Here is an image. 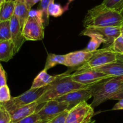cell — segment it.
Returning a JSON list of instances; mask_svg holds the SVG:
<instances>
[{
    "label": "cell",
    "mask_w": 123,
    "mask_h": 123,
    "mask_svg": "<svg viewBox=\"0 0 123 123\" xmlns=\"http://www.w3.org/2000/svg\"><path fill=\"white\" fill-rule=\"evenodd\" d=\"M96 123V121H94V120L92 121V120H91V121H90V123Z\"/></svg>",
    "instance_id": "f35d334b"
},
{
    "label": "cell",
    "mask_w": 123,
    "mask_h": 123,
    "mask_svg": "<svg viewBox=\"0 0 123 123\" xmlns=\"http://www.w3.org/2000/svg\"><path fill=\"white\" fill-rule=\"evenodd\" d=\"M121 36L123 37V24L121 26Z\"/></svg>",
    "instance_id": "d590c367"
},
{
    "label": "cell",
    "mask_w": 123,
    "mask_h": 123,
    "mask_svg": "<svg viewBox=\"0 0 123 123\" xmlns=\"http://www.w3.org/2000/svg\"><path fill=\"white\" fill-rule=\"evenodd\" d=\"M14 1L6 0L0 6V22L10 20L14 16Z\"/></svg>",
    "instance_id": "d6986e66"
},
{
    "label": "cell",
    "mask_w": 123,
    "mask_h": 123,
    "mask_svg": "<svg viewBox=\"0 0 123 123\" xmlns=\"http://www.w3.org/2000/svg\"><path fill=\"white\" fill-rule=\"evenodd\" d=\"M70 78L74 82L86 86H92L111 77L102 72L92 69L75 71L70 74Z\"/></svg>",
    "instance_id": "30bf717a"
},
{
    "label": "cell",
    "mask_w": 123,
    "mask_h": 123,
    "mask_svg": "<svg viewBox=\"0 0 123 123\" xmlns=\"http://www.w3.org/2000/svg\"><path fill=\"white\" fill-rule=\"evenodd\" d=\"M117 59L121 60L123 62V54H117Z\"/></svg>",
    "instance_id": "e575fe53"
},
{
    "label": "cell",
    "mask_w": 123,
    "mask_h": 123,
    "mask_svg": "<svg viewBox=\"0 0 123 123\" xmlns=\"http://www.w3.org/2000/svg\"><path fill=\"white\" fill-rule=\"evenodd\" d=\"M113 50L117 54L123 53V37L120 36L114 41V43L111 45Z\"/></svg>",
    "instance_id": "83f0119b"
},
{
    "label": "cell",
    "mask_w": 123,
    "mask_h": 123,
    "mask_svg": "<svg viewBox=\"0 0 123 123\" xmlns=\"http://www.w3.org/2000/svg\"><path fill=\"white\" fill-rule=\"evenodd\" d=\"M93 55V52H89L85 49L71 52L65 54L66 59L64 65L70 68H78L88 61Z\"/></svg>",
    "instance_id": "7c38bea8"
},
{
    "label": "cell",
    "mask_w": 123,
    "mask_h": 123,
    "mask_svg": "<svg viewBox=\"0 0 123 123\" xmlns=\"http://www.w3.org/2000/svg\"><path fill=\"white\" fill-rule=\"evenodd\" d=\"M38 104L37 101L25 105L10 113L11 123H16L22 118L33 114L36 112Z\"/></svg>",
    "instance_id": "2e32d148"
},
{
    "label": "cell",
    "mask_w": 123,
    "mask_h": 123,
    "mask_svg": "<svg viewBox=\"0 0 123 123\" xmlns=\"http://www.w3.org/2000/svg\"><path fill=\"white\" fill-rule=\"evenodd\" d=\"M123 18L119 11L103 4L88 11L83 20L85 28L90 27H121Z\"/></svg>",
    "instance_id": "6da1fadb"
},
{
    "label": "cell",
    "mask_w": 123,
    "mask_h": 123,
    "mask_svg": "<svg viewBox=\"0 0 123 123\" xmlns=\"http://www.w3.org/2000/svg\"><path fill=\"white\" fill-rule=\"evenodd\" d=\"M11 98L10 91L7 84L0 86V103L3 104L8 102Z\"/></svg>",
    "instance_id": "d4e9b609"
},
{
    "label": "cell",
    "mask_w": 123,
    "mask_h": 123,
    "mask_svg": "<svg viewBox=\"0 0 123 123\" xmlns=\"http://www.w3.org/2000/svg\"><path fill=\"white\" fill-rule=\"evenodd\" d=\"M11 39L10 20L0 22V41Z\"/></svg>",
    "instance_id": "7402d4cb"
},
{
    "label": "cell",
    "mask_w": 123,
    "mask_h": 123,
    "mask_svg": "<svg viewBox=\"0 0 123 123\" xmlns=\"http://www.w3.org/2000/svg\"><path fill=\"white\" fill-rule=\"evenodd\" d=\"M51 0H41L40 9L42 11L43 13V18L44 20V25L47 26L49 24V15L48 14V9L49 3Z\"/></svg>",
    "instance_id": "cb8c5ba5"
},
{
    "label": "cell",
    "mask_w": 123,
    "mask_h": 123,
    "mask_svg": "<svg viewBox=\"0 0 123 123\" xmlns=\"http://www.w3.org/2000/svg\"><path fill=\"white\" fill-rule=\"evenodd\" d=\"M120 13H121V16H122V17H123V7L122 9L121 10V11H120Z\"/></svg>",
    "instance_id": "74e56055"
},
{
    "label": "cell",
    "mask_w": 123,
    "mask_h": 123,
    "mask_svg": "<svg viewBox=\"0 0 123 123\" xmlns=\"http://www.w3.org/2000/svg\"><path fill=\"white\" fill-rule=\"evenodd\" d=\"M122 54H123V53H122Z\"/></svg>",
    "instance_id": "ee69618b"
},
{
    "label": "cell",
    "mask_w": 123,
    "mask_h": 123,
    "mask_svg": "<svg viewBox=\"0 0 123 123\" xmlns=\"http://www.w3.org/2000/svg\"><path fill=\"white\" fill-rule=\"evenodd\" d=\"M14 55L12 40L0 41V62H7Z\"/></svg>",
    "instance_id": "ac0fdd59"
},
{
    "label": "cell",
    "mask_w": 123,
    "mask_h": 123,
    "mask_svg": "<svg viewBox=\"0 0 123 123\" xmlns=\"http://www.w3.org/2000/svg\"><path fill=\"white\" fill-rule=\"evenodd\" d=\"M74 1V0H68V3L70 4V2H72V1Z\"/></svg>",
    "instance_id": "ab89813d"
},
{
    "label": "cell",
    "mask_w": 123,
    "mask_h": 123,
    "mask_svg": "<svg viewBox=\"0 0 123 123\" xmlns=\"http://www.w3.org/2000/svg\"><path fill=\"white\" fill-rule=\"evenodd\" d=\"M68 110L64 111L63 112L59 114L55 118H52L50 121L47 122V123H66V119L68 115Z\"/></svg>",
    "instance_id": "f546056e"
},
{
    "label": "cell",
    "mask_w": 123,
    "mask_h": 123,
    "mask_svg": "<svg viewBox=\"0 0 123 123\" xmlns=\"http://www.w3.org/2000/svg\"><path fill=\"white\" fill-rule=\"evenodd\" d=\"M123 110V99L119 100L118 102H117L112 109V110Z\"/></svg>",
    "instance_id": "d6a6232c"
},
{
    "label": "cell",
    "mask_w": 123,
    "mask_h": 123,
    "mask_svg": "<svg viewBox=\"0 0 123 123\" xmlns=\"http://www.w3.org/2000/svg\"><path fill=\"white\" fill-rule=\"evenodd\" d=\"M123 99V84L121 88L118 90L117 92H115L112 96L111 97L109 100H120Z\"/></svg>",
    "instance_id": "1f68e13d"
},
{
    "label": "cell",
    "mask_w": 123,
    "mask_h": 123,
    "mask_svg": "<svg viewBox=\"0 0 123 123\" xmlns=\"http://www.w3.org/2000/svg\"><path fill=\"white\" fill-rule=\"evenodd\" d=\"M94 108L84 101L68 110L66 123H88L94 115Z\"/></svg>",
    "instance_id": "52a82bcc"
},
{
    "label": "cell",
    "mask_w": 123,
    "mask_h": 123,
    "mask_svg": "<svg viewBox=\"0 0 123 123\" xmlns=\"http://www.w3.org/2000/svg\"><path fill=\"white\" fill-rule=\"evenodd\" d=\"M102 4L109 8L120 12L123 7V0H103Z\"/></svg>",
    "instance_id": "484cf974"
},
{
    "label": "cell",
    "mask_w": 123,
    "mask_h": 123,
    "mask_svg": "<svg viewBox=\"0 0 123 123\" xmlns=\"http://www.w3.org/2000/svg\"><path fill=\"white\" fill-rule=\"evenodd\" d=\"M42 121V119L38 113L37 112H35L33 114L22 118L16 123H39Z\"/></svg>",
    "instance_id": "4316f807"
},
{
    "label": "cell",
    "mask_w": 123,
    "mask_h": 123,
    "mask_svg": "<svg viewBox=\"0 0 123 123\" xmlns=\"http://www.w3.org/2000/svg\"><path fill=\"white\" fill-rule=\"evenodd\" d=\"M65 59H66L65 55H60V54H55L52 53L49 54L47 57L44 69L48 71V69L54 67L58 64L64 65L65 62Z\"/></svg>",
    "instance_id": "ffe728a7"
},
{
    "label": "cell",
    "mask_w": 123,
    "mask_h": 123,
    "mask_svg": "<svg viewBox=\"0 0 123 123\" xmlns=\"http://www.w3.org/2000/svg\"><path fill=\"white\" fill-rule=\"evenodd\" d=\"M123 84V75L111 77L91 86L93 100L91 103L93 108L109 100Z\"/></svg>",
    "instance_id": "3957f363"
},
{
    "label": "cell",
    "mask_w": 123,
    "mask_h": 123,
    "mask_svg": "<svg viewBox=\"0 0 123 123\" xmlns=\"http://www.w3.org/2000/svg\"><path fill=\"white\" fill-rule=\"evenodd\" d=\"M11 116L9 112L2 106L0 107V123H10Z\"/></svg>",
    "instance_id": "f1b7e54d"
},
{
    "label": "cell",
    "mask_w": 123,
    "mask_h": 123,
    "mask_svg": "<svg viewBox=\"0 0 123 123\" xmlns=\"http://www.w3.org/2000/svg\"><path fill=\"white\" fill-rule=\"evenodd\" d=\"M58 76V75L55 76L50 75L48 74L47 71L43 69L34 79L31 88L36 89L48 86L57 79Z\"/></svg>",
    "instance_id": "e0dca14e"
},
{
    "label": "cell",
    "mask_w": 123,
    "mask_h": 123,
    "mask_svg": "<svg viewBox=\"0 0 123 123\" xmlns=\"http://www.w3.org/2000/svg\"><path fill=\"white\" fill-rule=\"evenodd\" d=\"M96 34L102 39L103 43L111 45L117 37L121 36V27H90L85 28L80 35Z\"/></svg>",
    "instance_id": "ba28073f"
},
{
    "label": "cell",
    "mask_w": 123,
    "mask_h": 123,
    "mask_svg": "<svg viewBox=\"0 0 123 123\" xmlns=\"http://www.w3.org/2000/svg\"><path fill=\"white\" fill-rule=\"evenodd\" d=\"M68 5L69 4L68 3L66 7H62L60 4L55 3V0H51L48 7V14L49 16H52L55 18L60 16L68 8Z\"/></svg>",
    "instance_id": "44dd1931"
},
{
    "label": "cell",
    "mask_w": 123,
    "mask_h": 123,
    "mask_svg": "<svg viewBox=\"0 0 123 123\" xmlns=\"http://www.w3.org/2000/svg\"><path fill=\"white\" fill-rule=\"evenodd\" d=\"M26 1L27 2V3L30 5V7H32V6H34L35 4L38 3V2H40L41 0H26Z\"/></svg>",
    "instance_id": "836d02e7"
},
{
    "label": "cell",
    "mask_w": 123,
    "mask_h": 123,
    "mask_svg": "<svg viewBox=\"0 0 123 123\" xmlns=\"http://www.w3.org/2000/svg\"><path fill=\"white\" fill-rule=\"evenodd\" d=\"M10 1H15L16 0H10Z\"/></svg>",
    "instance_id": "b9f144b4"
},
{
    "label": "cell",
    "mask_w": 123,
    "mask_h": 123,
    "mask_svg": "<svg viewBox=\"0 0 123 123\" xmlns=\"http://www.w3.org/2000/svg\"><path fill=\"white\" fill-rule=\"evenodd\" d=\"M43 106L36 110L42 121H49L64 111L69 110V105L65 101L52 100L43 104Z\"/></svg>",
    "instance_id": "9c48e42d"
},
{
    "label": "cell",
    "mask_w": 123,
    "mask_h": 123,
    "mask_svg": "<svg viewBox=\"0 0 123 123\" xmlns=\"http://www.w3.org/2000/svg\"><path fill=\"white\" fill-rule=\"evenodd\" d=\"M44 20L40 9L31 10L29 17L22 28L26 41H40L44 38Z\"/></svg>",
    "instance_id": "277c9868"
},
{
    "label": "cell",
    "mask_w": 123,
    "mask_h": 123,
    "mask_svg": "<svg viewBox=\"0 0 123 123\" xmlns=\"http://www.w3.org/2000/svg\"><path fill=\"white\" fill-rule=\"evenodd\" d=\"M88 36L91 38L85 50L89 52H94L97 50L98 47L102 43H103V41L101 37L96 34H90Z\"/></svg>",
    "instance_id": "603a6c76"
},
{
    "label": "cell",
    "mask_w": 123,
    "mask_h": 123,
    "mask_svg": "<svg viewBox=\"0 0 123 123\" xmlns=\"http://www.w3.org/2000/svg\"><path fill=\"white\" fill-rule=\"evenodd\" d=\"M47 122H48V121H42V122H40V123H47Z\"/></svg>",
    "instance_id": "60d3db41"
},
{
    "label": "cell",
    "mask_w": 123,
    "mask_h": 123,
    "mask_svg": "<svg viewBox=\"0 0 123 123\" xmlns=\"http://www.w3.org/2000/svg\"><path fill=\"white\" fill-rule=\"evenodd\" d=\"M117 60V53H115L112 48L111 46L109 45L108 47L94 51L93 55L91 59L84 65L77 68L75 71L91 69L109 63L114 62Z\"/></svg>",
    "instance_id": "8992f818"
},
{
    "label": "cell",
    "mask_w": 123,
    "mask_h": 123,
    "mask_svg": "<svg viewBox=\"0 0 123 123\" xmlns=\"http://www.w3.org/2000/svg\"><path fill=\"white\" fill-rule=\"evenodd\" d=\"M92 96H93V94L90 87V88L74 90L62 96L57 98L55 100L67 102L69 105L70 110L76 105L82 101H87V100L92 98Z\"/></svg>",
    "instance_id": "8fae6325"
},
{
    "label": "cell",
    "mask_w": 123,
    "mask_h": 123,
    "mask_svg": "<svg viewBox=\"0 0 123 123\" xmlns=\"http://www.w3.org/2000/svg\"><path fill=\"white\" fill-rule=\"evenodd\" d=\"M91 86L73 81L70 78V72L68 71L59 74L57 79L48 86L45 92L37 100V102L38 105L42 104L50 100H55L74 90L90 88Z\"/></svg>",
    "instance_id": "7a4b0ae2"
},
{
    "label": "cell",
    "mask_w": 123,
    "mask_h": 123,
    "mask_svg": "<svg viewBox=\"0 0 123 123\" xmlns=\"http://www.w3.org/2000/svg\"><path fill=\"white\" fill-rule=\"evenodd\" d=\"M1 104L0 103V107H1Z\"/></svg>",
    "instance_id": "7bdbcfd3"
},
{
    "label": "cell",
    "mask_w": 123,
    "mask_h": 123,
    "mask_svg": "<svg viewBox=\"0 0 123 123\" xmlns=\"http://www.w3.org/2000/svg\"><path fill=\"white\" fill-rule=\"evenodd\" d=\"M6 1V0H0V6H1Z\"/></svg>",
    "instance_id": "8d00e7d4"
},
{
    "label": "cell",
    "mask_w": 123,
    "mask_h": 123,
    "mask_svg": "<svg viewBox=\"0 0 123 123\" xmlns=\"http://www.w3.org/2000/svg\"><path fill=\"white\" fill-rule=\"evenodd\" d=\"M7 84V75L5 70L0 63V86Z\"/></svg>",
    "instance_id": "4dcf8cb0"
},
{
    "label": "cell",
    "mask_w": 123,
    "mask_h": 123,
    "mask_svg": "<svg viewBox=\"0 0 123 123\" xmlns=\"http://www.w3.org/2000/svg\"><path fill=\"white\" fill-rule=\"evenodd\" d=\"M10 29L12 35V41L13 43L14 55L19 52L22 45L26 41L22 33V28L20 27L19 21L13 16L10 19Z\"/></svg>",
    "instance_id": "4fadbf2b"
},
{
    "label": "cell",
    "mask_w": 123,
    "mask_h": 123,
    "mask_svg": "<svg viewBox=\"0 0 123 123\" xmlns=\"http://www.w3.org/2000/svg\"><path fill=\"white\" fill-rule=\"evenodd\" d=\"M91 69L102 72L111 77L121 76L123 75V62L117 59L116 62L109 63Z\"/></svg>",
    "instance_id": "5bb4252c"
},
{
    "label": "cell",
    "mask_w": 123,
    "mask_h": 123,
    "mask_svg": "<svg viewBox=\"0 0 123 123\" xmlns=\"http://www.w3.org/2000/svg\"><path fill=\"white\" fill-rule=\"evenodd\" d=\"M14 7V15L19 21L20 27L22 28L24 24L29 17L31 7L27 3L26 0H16Z\"/></svg>",
    "instance_id": "9a60e30c"
},
{
    "label": "cell",
    "mask_w": 123,
    "mask_h": 123,
    "mask_svg": "<svg viewBox=\"0 0 123 123\" xmlns=\"http://www.w3.org/2000/svg\"><path fill=\"white\" fill-rule=\"evenodd\" d=\"M49 86L36 89L30 88L24 94L18 96L12 97L11 100L8 102L1 104L10 113L22 106L37 101V100L45 92Z\"/></svg>",
    "instance_id": "5b68a950"
}]
</instances>
